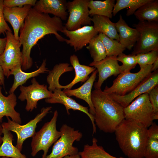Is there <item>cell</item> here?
Returning a JSON list of instances; mask_svg holds the SVG:
<instances>
[{"label":"cell","mask_w":158,"mask_h":158,"mask_svg":"<svg viewBox=\"0 0 158 158\" xmlns=\"http://www.w3.org/2000/svg\"><path fill=\"white\" fill-rule=\"evenodd\" d=\"M91 21L94 28L99 33L103 34L111 39L119 41L115 23L111 21L109 18L95 15L91 18Z\"/></svg>","instance_id":"23"},{"label":"cell","mask_w":158,"mask_h":158,"mask_svg":"<svg viewBox=\"0 0 158 158\" xmlns=\"http://www.w3.org/2000/svg\"><path fill=\"white\" fill-rule=\"evenodd\" d=\"M144 158H158V138L148 137Z\"/></svg>","instance_id":"35"},{"label":"cell","mask_w":158,"mask_h":158,"mask_svg":"<svg viewBox=\"0 0 158 158\" xmlns=\"http://www.w3.org/2000/svg\"><path fill=\"white\" fill-rule=\"evenodd\" d=\"M97 142V139L93 138L92 145H85L83 150L78 152L80 158H124L111 155L106 151L102 146L98 145Z\"/></svg>","instance_id":"29"},{"label":"cell","mask_w":158,"mask_h":158,"mask_svg":"<svg viewBox=\"0 0 158 158\" xmlns=\"http://www.w3.org/2000/svg\"><path fill=\"white\" fill-rule=\"evenodd\" d=\"M115 24L118 34L119 42L126 49L131 50L139 38L138 32L135 28L129 27L121 15L118 20Z\"/></svg>","instance_id":"20"},{"label":"cell","mask_w":158,"mask_h":158,"mask_svg":"<svg viewBox=\"0 0 158 158\" xmlns=\"http://www.w3.org/2000/svg\"><path fill=\"white\" fill-rule=\"evenodd\" d=\"M157 85H158V70L152 72L133 90L125 95H119L114 93L108 94L124 108L139 96L148 93Z\"/></svg>","instance_id":"13"},{"label":"cell","mask_w":158,"mask_h":158,"mask_svg":"<svg viewBox=\"0 0 158 158\" xmlns=\"http://www.w3.org/2000/svg\"><path fill=\"white\" fill-rule=\"evenodd\" d=\"M133 25L139 36L131 54L136 55L158 49V22L139 21Z\"/></svg>","instance_id":"8"},{"label":"cell","mask_w":158,"mask_h":158,"mask_svg":"<svg viewBox=\"0 0 158 158\" xmlns=\"http://www.w3.org/2000/svg\"><path fill=\"white\" fill-rule=\"evenodd\" d=\"M51 106L43 107L40 113L27 123L21 125L6 117L7 121L1 123L2 127L7 130L15 132L17 136L16 147L20 151L22 150L24 142L27 138L32 137L36 133L35 130L38 123L49 112Z\"/></svg>","instance_id":"10"},{"label":"cell","mask_w":158,"mask_h":158,"mask_svg":"<svg viewBox=\"0 0 158 158\" xmlns=\"http://www.w3.org/2000/svg\"><path fill=\"white\" fill-rule=\"evenodd\" d=\"M152 65H148L140 69L137 73L130 72L121 73L113 81L110 87L106 86L103 91L107 94L114 93L124 95L133 90L152 72Z\"/></svg>","instance_id":"6"},{"label":"cell","mask_w":158,"mask_h":158,"mask_svg":"<svg viewBox=\"0 0 158 158\" xmlns=\"http://www.w3.org/2000/svg\"><path fill=\"white\" fill-rule=\"evenodd\" d=\"M70 61L75 70V76L73 80L68 85H61V89H71L74 85L78 83L85 82L88 79L89 75L96 69L94 67L80 64L77 56L75 54L70 56Z\"/></svg>","instance_id":"22"},{"label":"cell","mask_w":158,"mask_h":158,"mask_svg":"<svg viewBox=\"0 0 158 158\" xmlns=\"http://www.w3.org/2000/svg\"><path fill=\"white\" fill-rule=\"evenodd\" d=\"M87 46L93 62L100 61L107 56V54L105 47L98 35L93 38Z\"/></svg>","instance_id":"31"},{"label":"cell","mask_w":158,"mask_h":158,"mask_svg":"<svg viewBox=\"0 0 158 158\" xmlns=\"http://www.w3.org/2000/svg\"><path fill=\"white\" fill-rule=\"evenodd\" d=\"M3 85V84L2 83L1 81V79H0V85Z\"/></svg>","instance_id":"45"},{"label":"cell","mask_w":158,"mask_h":158,"mask_svg":"<svg viewBox=\"0 0 158 158\" xmlns=\"http://www.w3.org/2000/svg\"><path fill=\"white\" fill-rule=\"evenodd\" d=\"M0 158H11L6 157H0Z\"/></svg>","instance_id":"44"},{"label":"cell","mask_w":158,"mask_h":158,"mask_svg":"<svg viewBox=\"0 0 158 158\" xmlns=\"http://www.w3.org/2000/svg\"><path fill=\"white\" fill-rule=\"evenodd\" d=\"M91 97L95 109L94 117L96 126L104 133H114L125 119L124 108L101 88L92 91Z\"/></svg>","instance_id":"2"},{"label":"cell","mask_w":158,"mask_h":158,"mask_svg":"<svg viewBox=\"0 0 158 158\" xmlns=\"http://www.w3.org/2000/svg\"><path fill=\"white\" fill-rule=\"evenodd\" d=\"M151 0H117L113 10V16H115L121 10L128 8L126 15L130 16L134 14L141 6Z\"/></svg>","instance_id":"30"},{"label":"cell","mask_w":158,"mask_h":158,"mask_svg":"<svg viewBox=\"0 0 158 158\" xmlns=\"http://www.w3.org/2000/svg\"><path fill=\"white\" fill-rule=\"evenodd\" d=\"M67 3L65 0H40L37 1L33 8L39 12L52 14L65 20L68 15Z\"/></svg>","instance_id":"18"},{"label":"cell","mask_w":158,"mask_h":158,"mask_svg":"<svg viewBox=\"0 0 158 158\" xmlns=\"http://www.w3.org/2000/svg\"><path fill=\"white\" fill-rule=\"evenodd\" d=\"M3 128L2 143L0 146V157L11 158H28L12 143L13 136L11 131Z\"/></svg>","instance_id":"25"},{"label":"cell","mask_w":158,"mask_h":158,"mask_svg":"<svg viewBox=\"0 0 158 158\" xmlns=\"http://www.w3.org/2000/svg\"><path fill=\"white\" fill-rule=\"evenodd\" d=\"M158 58H157L152 64V71H155L158 70Z\"/></svg>","instance_id":"41"},{"label":"cell","mask_w":158,"mask_h":158,"mask_svg":"<svg viewBox=\"0 0 158 158\" xmlns=\"http://www.w3.org/2000/svg\"><path fill=\"white\" fill-rule=\"evenodd\" d=\"M63 158H80V157L79 154H78L73 155L67 156L64 157Z\"/></svg>","instance_id":"43"},{"label":"cell","mask_w":158,"mask_h":158,"mask_svg":"<svg viewBox=\"0 0 158 158\" xmlns=\"http://www.w3.org/2000/svg\"><path fill=\"white\" fill-rule=\"evenodd\" d=\"M60 131L61 133V136L54 143L51 153L45 158H63L67 156L78 154V148L73 145L75 141L80 140L82 133L66 124L62 125Z\"/></svg>","instance_id":"5"},{"label":"cell","mask_w":158,"mask_h":158,"mask_svg":"<svg viewBox=\"0 0 158 158\" xmlns=\"http://www.w3.org/2000/svg\"><path fill=\"white\" fill-rule=\"evenodd\" d=\"M137 64L140 69L149 65H152L158 58V49L146 53H140L135 55Z\"/></svg>","instance_id":"34"},{"label":"cell","mask_w":158,"mask_h":158,"mask_svg":"<svg viewBox=\"0 0 158 158\" xmlns=\"http://www.w3.org/2000/svg\"><path fill=\"white\" fill-rule=\"evenodd\" d=\"M64 28L60 18L55 16L51 17L48 14L39 12L31 8L20 29L19 40L23 46L22 70L26 71L32 67L33 61L30 56L31 49L45 35L53 34L59 41L65 42L66 39L58 32H62Z\"/></svg>","instance_id":"1"},{"label":"cell","mask_w":158,"mask_h":158,"mask_svg":"<svg viewBox=\"0 0 158 158\" xmlns=\"http://www.w3.org/2000/svg\"><path fill=\"white\" fill-rule=\"evenodd\" d=\"M117 56H107L103 59L97 62H91L89 66L97 69L98 73V79L95 83V89L101 88L104 81L109 77L116 76L120 74V66L116 59Z\"/></svg>","instance_id":"15"},{"label":"cell","mask_w":158,"mask_h":158,"mask_svg":"<svg viewBox=\"0 0 158 158\" xmlns=\"http://www.w3.org/2000/svg\"><path fill=\"white\" fill-rule=\"evenodd\" d=\"M115 1L114 0L103 1L89 0L88 4L89 15L93 16L97 15L111 18L113 16V10Z\"/></svg>","instance_id":"27"},{"label":"cell","mask_w":158,"mask_h":158,"mask_svg":"<svg viewBox=\"0 0 158 158\" xmlns=\"http://www.w3.org/2000/svg\"><path fill=\"white\" fill-rule=\"evenodd\" d=\"M106 49L107 56H118L123 53L126 48L119 41L111 39L105 35L100 33L98 35Z\"/></svg>","instance_id":"32"},{"label":"cell","mask_w":158,"mask_h":158,"mask_svg":"<svg viewBox=\"0 0 158 158\" xmlns=\"http://www.w3.org/2000/svg\"><path fill=\"white\" fill-rule=\"evenodd\" d=\"M2 89L0 86V123H2L3 118L5 116L10 117L16 123L21 124L20 114L15 109L17 104L16 95L14 93H12L5 96L2 93Z\"/></svg>","instance_id":"21"},{"label":"cell","mask_w":158,"mask_h":158,"mask_svg":"<svg viewBox=\"0 0 158 158\" xmlns=\"http://www.w3.org/2000/svg\"><path fill=\"white\" fill-rule=\"evenodd\" d=\"M123 153L128 158H144L148 138V128L135 121L124 119L114 132Z\"/></svg>","instance_id":"3"},{"label":"cell","mask_w":158,"mask_h":158,"mask_svg":"<svg viewBox=\"0 0 158 158\" xmlns=\"http://www.w3.org/2000/svg\"><path fill=\"white\" fill-rule=\"evenodd\" d=\"M3 128L1 125V123H0V146L2 143V133Z\"/></svg>","instance_id":"42"},{"label":"cell","mask_w":158,"mask_h":158,"mask_svg":"<svg viewBox=\"0 0 158 158\" xmlns=\"http://www.w3.org/2000/svg\"><path fill=\"white\" fill-rule=\"evenodd\" d=\"M149 98L152 105L154 115V120L158 119V85L148 93Z\"/></svg>","instance_id":"36"},{"label":"cell","mask_w":158,"mask_h":158,"mask_svg":"<svg viewBox=\"0 0 158 158\" xmlns=\"http://www.w3.org/2000/svg\"><path fill=\"white\" fill-rule=\"evenodd\" d=\"M31 82L32 84L29 86H20L21 92L18 97L21 101L26 100L25 109L27 111H32L36 109L39 101L49 98L52 93L48 90L47 85L40 84L35 78H32Z\"/></svg>","instance_id":"12"},{"label":"cell","mask_w":158,"mask_h":158,"mask_svg":"<svg viewBox=\"0 0 158 158\" xmlns=\"http://www.w3.org/2000/svg\"><path fill=\"white\" fill-rule=\"evenodd\" d=\"M37 1L36 0H4V7L12 8L17 7H22L25 5H30L34 6Z\"/></svg>","instance_id":"37"},{"label":"cell","mask_w":158,"mask_h":158,"mask_svg":"<svg viewBox=\"0 0 158 158\" xmlns=\"http://www.w3.org/2000/svg\"><path fill=\"white\" fill-rule=\"evenodd\" d=\"M62 32L69 39H66L65 42L73 47L75 51L86 46L99 33L92 25L84 26L72 31L67 30L64 27Z\"/></svg>","instance_id":"14"},{"label":"cell","mask_w":158,"mask_h":158,"mask_svg":"<svg viewBox=\"0 0 158 158\" xmlns=\"http://www.w3.org/2000/svg\"><path fill=\"white\" fill-rule=\"evenodd\" d=\"M6 37L4 38H0V55L3 53L6 43Z\"/></svg>","instance_id":"39"},{"label":"cell","mask_w":158,"mask_h":158,"mask_svg":"<svg viewBox=\"0 0 158 158\" xmlns=\"http://www.w3.org/2000/svg\"><path fill=\"white\" fill-rule=\"evenodd\" d=\"M98 72L97 70L93 71L90 78L81 86L74 89H64L63 91L69 97L74 96L84 100L89 107V113L93 116L95 109L91 100V91L94 82Z\"/></svg>","instance_id":"19"},{"label":"cell","mask_w":158,"mask_h":158,"mask_svg":"<svg viewBox=\"0 0 158 158\" xmlns=\"http://www.w3.org/2000/svg\"><path fill=\"white\" fill-rule=\"evenodd\" d=\"M135 55L131 54L126 55L122 53L117 56V61L122 63L120 66V73L130 72L135 67L137 64Z\"/></svg>","instance_id":"33"},{"label":"cell","mask_w":158,"mask_h":158,"mask_svg":"<svg viewBox=\"0 0 158 158\" xmlns=\"http://www.w3.org/2000/svg\"><path fill=\"white\" fill-rule=\"evenodd\" d=\"M58 115V112L56 110L50 121L45 123L32 137L31 147V155L32 157H35L40 150H42L43 153L42 158H45L50 147L61 136V131L56 129Z\"/></svg>","instance_id":"4"},{"label":"cell","mask_w":158,"mask_h":158,"mask_svg":"<svg viewBox=\"0 0 158 158\" xmlns=\"http://www.w3.org/2000/svg\"><path fill=\"white\" fill-rule=\"evenodd\" d=\"M4 75L2 68L0 65V79L4 86V85L5 77Z\"/></svg>","instance_id":"40"},{"label":"cell","mask_w":158,"mask_h":158,"mask_svg":"<svg viewBox=\"0 0 158 158\" xmlns=\"http://www.w3.org/2000/svg\"><path fill=\"white\" fill-rule=\"evenodd\" d=\"M5 33L7 42L5 49L0 55V65L4 76L8 78L15 70L21 68L22 55L19 40L15 39L12 32L7 31Z\"/></svg>","instance_id":"9"},{"label":"cell","mask_w":158,"mask_h":158,"mask_svg":"<svg viewBox=\"0 0 158 158\" xmlns=\"http://www.w3.org/2000/svg\"><path fill=\"white\" fill-rule=\"evenodd\" d=\"M61 89L54 90L51 97L46 99V102L50 104L59 103L63 105L66 107L67 113L69 115V109L78 110L86 114L90 118L92 125V135L96 132V127L95 123L94 116L89 112L88 107L83 106L78 103L73 99L67 96Z\"/></svg>","instance_id":"16"},{"label":"cell","mask_w":158,"mask_h":158,"mask_svg":"<svg viewBox=\"0 0 158 158\" xmlns=\"http://www.w3.org/2000/svg\"><path fill=\"white\" fill-rule=\"evenodd\" d=\"M32 6L25 5L22 7L8 8L4 7L3 14L6 21L11 25L15 39L19 40V32L24 24V20L28 14Z\"/></svg>","instance_id":"17"},{"label":"cell","mask_w":158,"mask_h":158,"mask_svg":"<svg viewBox=\"0 0 158 158\" xmlns=\"http://www.w3.org/2000/svg\"><path fill=\"white\" fill-rule=\"evenodd\" d=\"M89 0H74L67 3V9L69 15L64 26L68 30L72 31L82 25H90L91 18L89 15L88 4Z\"/></svg>","instance_id":"11"},{"label":"cell","mask_w":158,"mask_h":158,"mask_svg":"<svg viewBox=\"0 0 158 158\" xmlns=\"http://www.w3.org/2000/svg\"><path fill=\"white\" fill-rule=\"evenodd\" d=\"M72 67L69 66L67 63H61L56 64L53 69L49 71L47 78V82L49 85L48 89L52 92L57 89H61V85L59 82L61 76L64 73L73 70Z\"/></svg>","instance_id":"28"},{"label":"cell","mask_w":158,"mask_h":158,"mask_svg":"<svg viewBox=\"0 0 158 158\" xmlns=\"http://www.w3.org/2000/svg\"><path fill=\"white\" fill-rule=\"evenodd\" d=\"M134 14L139 21L158 22V0H151L140 7Z\"/></svg>","instance_id":"26"},{"label":"cell","mask_w":158,"mask_h":158,"mask_svg":"<svg viewBox=\"0 0 158 158\" xmlns=\"http://www.w3.org/2000/svg\"><path fill=\"white\" fill-rule=\"evenodd\" d=\"M4 7L3 0H0V35L1 34L4 35L7 31L12 32L4 18L3 14Z\"/></svg>","instance_id":"38"},{"label":"cell","mask_w":158,"mask_h":158,"mask_svg":"<svg viewBox=\"0 0 158 158\" xmlns=\"http://www.w3.org/2000/svg\"><path fill=\"white\" fill-rule=\"evenodd\" d=\"M123 113L125 119L135 121L148 128L154 120L153 109L148 93L137 97L124 108Z\"/></svg>","instance_id":"7"},{"label":"cell","mask_w":158,"mask_h":158,"mask_svg":"<svg viewBox=\"0 0 158 158\" xmlns=\"http://www.w3.org/2000/svg\"><path fill=\"white\" fill-rule=\"evenodd\" d=\"M46 59H45L43 60L40 67L33 71L26 73L23 71L21 68L15 70L12 74L14 75V80L9 90V93H14L18 87L22 85L29 79L37 76L40 74L49 72V71L46 67Z\"/></svg>","instance_id":"24"}]
</instances>
